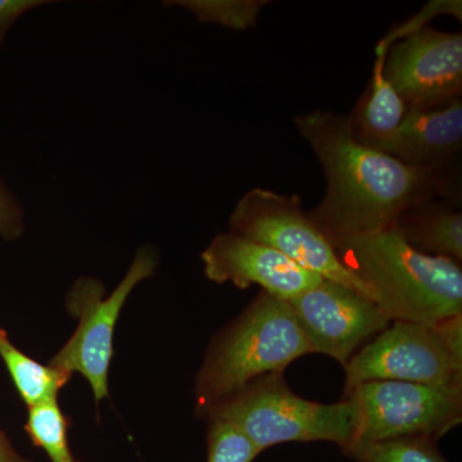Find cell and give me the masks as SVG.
Returning a JSON list of instances; mask_svg holds the SVG:
<instances>
[{
  "label": "cell",
  "mask_w": 462,
  "mask_h": 462,
  "mask_svg": "<svg viewBox=\"0 0 462 462\" xmlns=\"http://www.w3.org/2000/svg\"><path fill=\"white\" fill-rule=\"evenodd\" d=\"M294 124L327 178V193L309 215L331 245L388 229L427 200L460 199L456 167L419 169L366 147L356 141L348 115L315 109Z\"/></svg>",
  "instance_id": "6da1fadb"
},
{
  "label": "cell",
  "mask_w": 462,
  "mask_h": 462,
  "mask_svg": "<svg viewBox=\"0 0 462 462\" xmlns=\"http://www.w3.org/2000/svg\"><path fill=\"white\" fill-rule=\"evenodd\" d=\"M333 248L391 322L434 325L462 314L461 263L419 252L394 225Z\"/></svg>",
  "instance_id": "7a4b0ae2"
},
{
  "label": "cell",
  "mask_w": 462,
  "mask_h": 462,
  "mask_svg": "<svg viewBox=\"0 0 462 462\" xmlns=\"http://www.w3.org/2000/svg\"><path fill=\"white\" fill-rule=\"evenodd\" d=\"M312 354L287 300L260 296L208 346L196 380L197 415L206 418L216 404L252 383Z\"/></svg>",
  "instance_id": "3957f363"
},
{
  "label": "cell",
  "mask_w": 462,
  "mask_h": 462,
  "mask_svg": "<svg viewBox=\"0 0 462 462\" xmlns=\"http://www.w3.org/2000/svg\"><path fill=\"white\" fill-rule=\"evenodd\" d=\"M229 422L258 454L287 442L337 443L348 449L356 440L357 409L351 400L319 403L298 396L288 387L284 374H270L242 389L206 415Z\"/></svg>",
  "instance_id": "277c9868"
},
{
  "label": "cell",
  "mask_w": 462,
  "mask_h": 462,
  "mask_svg": "<svg viewBox=\"0 0 462 462\" xmlns=\"http://www.w3.org/2000/svg\"><path fill=\"white\" fill-rule=\"evenodd\" d=\"M345 370V392L372 380L462 392V314L434 325L393 321Z\"/></svg>",
  "instance_id": "5b68a950"
},
{
  "label": "cell",
  "mask_w": 462,
  "mask_h": 462,
  "mask_svg": "<svg viewBox=\"0 0 462 462\" xmlns=\"http://www.w3.org/2000/svg\"><path fill=\"white\" fill-rule=\"evenodd\" d=\"M158 254L151 245H143L117 288L105 296L98 279L81 278L67 296V307L78 316L79 327L50 365L71 374L78 373L89 383L97 402L108 397V375L114 357L116 324L127 298L145 279L156 273Z\"/></svg>",
  "instance_id": "8992f818"
},
{
  "label": "cell",
  "mask_w": 462,
  "mask_h": 462,
  "mask_svg": "<svg viewBox=\"0 0 462 462\" xmlns=\"http://www.w3.org/2000/svg\"><path fill=\"white\" fill-rule=\"evenodd\" d=\"M229 231L263 243L327 281L370 296L363 282L340 263L333 245L303 211L300 197L254 188L236 203Z\"/></svg>",
  "instance_id": "52a82bcc"
},
{
  "label": "cell",
  "mask_w": 462,
  "mask_h": 462,
  "mask_svg": "<svg viewBox=\"0 0 462 462\" xmlns=\"http://www.w3.org/2000/svg\"><path fill=\"white\" fill-rule=\"evenodd\" d=\"M345 394L357 409L355 443L403 438L437 442L462 421V392L396 380H372Z\"/></svg>",
  "instance_id": "ba28073f"
},
{
  "label": "cell",
  "mask_w": 462,
  "mask_h": 462,
  "mask_svg": "<svg viewBox=\"0 0 462 462\" xmlns=\"http://www.w3.org/2000/svg\"><path fill=\"white\" fill-rule=\"evenodd\" d=\"M289 305L312 354L329 356L343 367L391 325L369 297L327 279Z\"/></svg>",
  "instance_id": "9c48e42d"
},
{
  "label": "cell",
  "mask_w": 462,
  "mask_h": 462,
  "mask_svg": "<svg viewBox=\"0 0 462 462\" xmlns=\"http://www.w3.org/2000/svg\"><path fill=\"white\" fill-rule=\"evenodd\" d=\"M383 72L407 108L461 99V32L422 27L388 48Z\"/></svg>",
  "instance_id": "30bf717a"
},
{
  "label": "cell",
  "mask_w": 462,
  "mask_h": 462,
  "mask_svg": "<svg viewBox=\"0 0 462 462\" xmlns=\"http://www.w3.org/2000/svg\"><path fill=\"white\" fill-rule=\"evenodd\" d=\"M200 258L209 281L240 289L260 285L264 293L287 302L322 281L281 252L230 231L216 236Z\"/></svg>",
  "instance_id": "8fae6325"
},
{
  "label": "cell",
  "mask_w": 462,
  "mask_h": 462,
  "mask_svg": "<svg viewBox=\"0 0 462 462\" xmlns=\"http://www.w3.org/2000/svg\"><path fill=\"white\" fill-rule=\"evenodd\" d=\"M378 151L419 169L456 167L462 149V100L434 108H407L402 123Z\"/></svg>",
  "instance_id": "7c38bea8"
},
{
  "label": "cell",
  "mask_w": 462,
  "mask_h": 462,
  "mask_svg": "<svg viewBox=\"0 0 462 462\" xmlns=\"http://www.w3.org/2000/svg\"><path fill=\"white\" fill-rule=\"evenodd\" d=\"M394 226L419 252L462 263L460 199L427 200L403 212Z\"/></svg>",
  "instance_id": "4fadbf2b"
},
{
  "label": "cell",
  "mask_w": 462,
  "mask_h": 462,
  "mask_svg": "<svg viewBox=\"0 0 462 462\" xmlns=\"http://www.w3.org/2000/svg\"><path fill=\"white\" fill-rule=\"evenodd\" d=\"M385 54V51L375 50L372 80L348 115L356 141L374 149L393 135L407 112L403 100L383 72Z\"/></svg>",
  "instance_id": "5bb4252c"
},
{
  "label": "cell",
  "mask_w": 462,
  "mask_h": 462,
  "mask_svg": "<svg viewBox=\"0 0 462 462\" xmlns=\"http://www.w3.org/2000/svg\"><path fill=\"white\" fill-rule=\"evenodd\" d=\"M0 357L27 407L57 400L71 374L51 365L39 364L21 352L9 339L7 331L0 329Z\"/></svg>",
  "instance_id": "9a60e30c"
},
{
  "label": "cell",
  "mask_w": 462,
  "mask_h": 462,
  "mask_svg": "<svg viewBox=\"0 0 462 462\" xmlns=\"http://www.w3.org/2000/svg\"><path fill=\"white\" fill-rule=\"evenodd\" d=\"M269 0H170L167 7L190 12L200 23L245 32L256 26L258 16Z\"/></svg>",
  "instance_id": "2e32d148"
},
{
  "label": "cell",
  "mask_w": 462,
  "mask_h": 462,
  "mask_svg": "<svg viewBox=\"0 0 462 462\" xmlns=\"http://www.w3.org/2000/svg\"><path fill=\"white\" fill-rule=\"evenodd\" d=\"M25 430L33 445L47 452L51 462H78L67 438L69 420L57 400L30 407Z\"/></svg>",
  "instance_id": "e0dca14e"
},
{
  "label": "cell",
  "mask_w": 462,
  "mask_h": 462,
  "mask_svg": "<svg viewBox=\"0 0 462 462\" xmlns=\"http://www.w3.org/2000/svg\"><path fill=\"white\" fill-rule=\"evenodd\" d=\"M345 452L360 462H447L434 440L420 438L355 443Z\"/></svg>",
  "instance_id": "ac0fdd59"
},
{
  "label": "cell",
  "mask_w": 462,
  "mask_h": 462,
  "mask_svg": "<svg viewBox=\"0 0 462 462\" xmlns=\"http://www.w3.org/2000/svg\"><path fill=\"white\" fill-rule=\"evenodd\" d=\"M208 460L207 462H252L258 452L254 446L229 422L208 419Z\"/></svg>",
  "instance_id": "d6986e66"
},
{
  "label": "cell",
  "mask_w": 462,
  "mask_h": 462,
  "mask_svg": "<svg viewBox=\"0 0 462 462\" xmlns=\"http://www.w3.org/2000/svg\"><path fill=\"white\" fill-rule=\"evenodd\" d=\"M440 14H452V16L461 20L462 3L460 0H433L428 3L424 7L409 20L403 23L394 27L384 36L376 45V50L388 51L394 42L411 35L422 27L428 26L433 18L440 16Z\"/></svg>",
  "instance_id": "ffe728a7"
},
{
  "label": "cell",
  "mask_w": 462,
  "mask_h": 462,
  "mask_svg": "<svg viewBox=\"0 0 462 462\" xmlns=\"http://www.w3.org/2000/svg\"><path fill=\"white\" fill-rule=\"evenodd\" d=\"M25 209L0 175V236L16 240L25 233Z\"/></svg>",
  "instance_id": "44dd1931"
},
{
  "label": "cell",
  "mask_w": 462,
  "mask_h": 462,
  "mask_svg": "<svg viewBox=\"0 0 462 462\" xmlns=\"http://www.w3.org/2000/svg\"><path fill=\"white\" fill-rule=\"evenodd\" d=\"M50 3L47 0H0V50L8 32L23 14Z\"/></svg>",
  "instance_id": "7402d4cb"
},
{
  "label": "cell",
  "mask_w": 462,
  "mask_h": 462,
  "mask_svg": "<svg viewBox=\"0 0 462 462\" xmlns=\"http://www.w3.org/2000/svg\"><path fill=\"white\" fill-rule=\"evenodd\" d=\"M0 462H29L26 460H23V457H20V456L14 454L12 449L3 448L0 449Z\"/></svg>",
  "instance_id": "603a6c76"
},
{
  "label": "cell",
  "mask_w": 462,
  "mask_h": 462,
  "mask_svg": "<svg viewBox=\"0 0 462 462\" xmlns=\"http://www.w3.org/2000/svg\"><path fill=\"white\" fill-rule=\"evenodd\" d=\"M7 439H5V434L0 430V449L7 448Z\"/></svg>",
  "instance_id": "cb8c5ba5"
}]
</instances>
